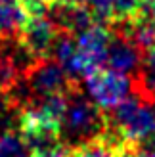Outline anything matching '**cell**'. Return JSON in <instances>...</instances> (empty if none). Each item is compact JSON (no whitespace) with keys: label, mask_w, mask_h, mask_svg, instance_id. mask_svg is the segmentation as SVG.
<instances>
[{"label":"cell","mask_w":155,"mask_h":157,"mask_svg":"<svg viewBox=\"0 0 155 157\" xmlns=\"http://www.w3.org/2000/svg\"><path fill=\"white\" fill-rule=\"evenodd\" d=\"M105 130L117 134L121 140L132 146L142 147L155 136V104L140 98L134 92L119 105L105 111Z\"/></svg>","instance_id":"obj_1"},{"label":"cell","mask_w":155,"mask_h":157,"mask_svg":"<svg viewBox=\"0 0 155 157\" xmlns=\"http://www.w3.org/2000/svg\"><path fill=\"white\" fill-rule=\"evenodd\" d=\"M105 128V111L88 94H84L82 86L69 94L67 109L61 119V140L67 147L104 134Z\"/></svg>","instance_id":"obj_2"},{"label":"cell","mask_w":155,"mask_h":157,"mask_svg":"<svg viewBox=\"0 0 155 157\" xmlns=\"http://www.w3.org/2000/svg\"><path fill=\"white\" fill-rule=\"evenodd\" d=\"M31 98L54 96V94H71L73 90L81 88V81L69 75L54 58L36 59L21 78Z\"/></svg>","instance_id":"obj_3"},{"label":"cell","mask_w":155,"mask_h":157,"mask_svg":"<svg viewBox=\"0 0 155 157\" xmlns=\"http://www.w3.org/2000/svg\"><path fill=\"white\" fill-rule=\"evenodd\" d=\"M86 90L104 111H109L132 94L134 82L130 75L117 73L113 69H100L86 78Z\"/></svg>","instance_id":"obj_4"},{"label":"cell","mask_w":155,"mask_h":157,"mask_svg":"<svg viewBox=\"0 0 155 157\" xmlns=\"http://www.w3.org/2000/svg\"><path fill=\"white\" fill-rule=\"evenodd\" d=\"M109 29H111V40H109L107 59H105L107 69H113L117 73L134 77L142 67L146 52L121 27L111 25Z\"/></svg>","instance_id":"obj_5"},{"label":"cell","mask_w":155,"mask_h":157,"mask_svg":"<svg viewBox=\"0 0 155 157\" xmlns=\"http://www.w3.org/2000/svg\"><path fill=\"white\" fill-rule=\"evenodd\" d=\"M46 17L56 25L58 31H63V33L75 36L81 35L82 31H86L88 27L96 25L90 6L75 4L71 0H50Z\"/></svg>","instance_id":"obj_6"},{"label":"cell","mask_w":155,"mask_h":157,"mask_svg":"<svg viewBox=\"0 0 155 157\" xmlns=\"http://www.w3.org/2000/svg\"><path fill=\"white\" fill-rule=\"evenodd\" d=\"M109 40H111V29L107 25H100V23L88 27L81 35H77V46H79V54L84 61L88 77L100 71V69H104Z\"/></svg>","instance_id":"obj_7"},{"label":"cell","mask_w":155,"mask_h":157,"mask_svg":"<svg viewBox=\"0 0 155 157\" xmlns=\"http://www.w3.org/2000/svg\"><path fill=\"white\" fill-rule=\"evenodd\" d=\"M138 153H140L138 146L125 142L109 130L86 142L67 147V157H136Z\"/></svg>","instance_id":"obj_8"},{"label":"cell","mask_w":155,"mask_h":157,"mask_svg":"<svg viewBox=\"0 0 155 157\" xmlns=\"http://www.w3.org/2000/svg\"><path fill=\"white\" fill-rule=\"evenodd\" d=\"M58 33L59 31L46 15L44 17H29L21 29L17 40L33 58L42 59L52 56V48L56 44Z\"/></svg>","instance_id":"obj_9"},{"label":"cell","mask_w":155,"mask_h":157,"mask_svg":"<svg viewBox=\"0 0 155 157\" xmlns=\"http://www.w3.org/2000/svg\"><path fill=\"white\" fill-rule=\"evenodd\" d=\"M27 19L21 0H0V38H17Z\"/></svg>","instance_id":"obj_10"},{"label":"cell","mask_w":155,"mask_h":157,"mask_svg":"<svg viewBox=\"0 0 155 157\" xmlns=\"http://www.w3.org/2000/svg\"><path fill=\"white\" fill-rule=\"evenodd\" d=\"M132 82H134V90H132L134 94L155 104V50L146 52L142 67L132 77Z\"/></svg>","instance_id":"obj_11"},{"label":"cell","mask_w":155,"mask_h":157,"mask_svg":"<svg viewBox=\"0 0 155 157\" xmlns=\"http://www.w3.org/2000/svg\"><path fill=\"white\" fill-rule=\"evenodd\" d=\"M33 150L19 134V130H12L0 136V157H31Z\"/></svg>","instance_id":"obj_12"},{"label":"cell","mask_w":155,"mask_h":157,"mask_svg":"<svg viewBox=\"0 0 155 157\" xmlns=\"http://www.w3.org/2000/svg\"><path fill=\"white\" fill-rule=\"evenodd\" d=\"M90 10L94 13V19L100 25L109 27L113 23V12H115V0H90Z\"/></svg>","instance_id":"obj_13"},{"label":"cell","mask_w":155,"mask_h":157,"mask_svg":"<svg viewBox=\"0 0 155 157\" xmlns=\"http://www.w3.org/2000/svg\"><path fill=\"white\" fill-rule=\"evenodd\" d=\"M142 0H115V12H113V23L130 21L140 10ZM111 23V25H113Z\"/></svg>","instance_id":"obj_14"},{"label":"cell","mask_w":155,"mask_h":157,"mask_svg":"<svg viewBox=\"0 0 155 157\" xmlns=\"http://www.w3.org/2000/svg\"><path fill=\"white\" fill-rule=\"evenodd\" d=\"M31 157H67V146H61L58 150H48V151H35Z\"/></svg>","instance_id":"obj_15"},{"label":"cell","mask_w":155,"mask_h":157,"mask_svg":"<svg viewBox=\"0 0 155 157\" xmlns=\"http://www.w3.org/2000/svg\"><path fill=\"white\" fill-rule=\"evenodd\" d=\"M144 23V21H142ZM148 25H149V31H151V42H153V50H155V17L148 23Z\"/></svg>","instance_id":"obj_16"},{"label":"cell","mask_w":155,"mask_h":157,"mask_svg":"<svg viewBox=\"0 0 155 157\" xmlns=\"http://www.w3.org/2000/svg\"><path fill=\"white\" fill-rule=\"evenodd\" d=\"M136 157H155V153H151V151H144V150H140V153H138Z\"/></svg>","instance_id":"obj_17"},{"label":"cell","mask_w":155,"mask_h":157,"mask_svg":"<svg viewBox=\"0 0 155 157\" xmlns=\"http://www.w3.org/2000/svg\"><path fill=\"white\" fill-rule=\"evenodd\" d=\"M71 2H75V4H82V6H88V4H90V0H71Z\"/></svg>","instance_id":"obj_18"},{"label":"cell","mask_w":155,"mask_h":157,"mask_svg":"<svg viewBox=\"0 0 155 157\" xmlns=\"http://www.w3.org/2000/svg\"><path fill=\"white\" fill-rule=\"evenodd\" d=\"M46 2H50V0H46Z\"/></svg>","instance_id":"obj_19"}]
</instances>
